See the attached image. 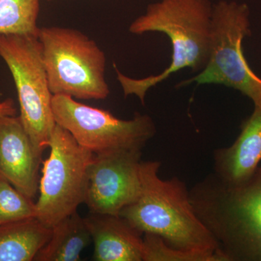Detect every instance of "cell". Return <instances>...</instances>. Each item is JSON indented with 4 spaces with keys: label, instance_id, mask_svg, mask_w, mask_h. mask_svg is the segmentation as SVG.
I'll use <instances>...</instances> for the list:
<instances>
[{
    "label": "cell",
    "instance_id": "cell-1",
    "mask_svg": "<svg viewBox=\"0 0 261 261\" xmlns=\"http://www.w3.org/2000/svg\"><path fill=\"white\" fill-rule=\"evenodd\" d=\"M160 167L159 161H142L140 191L119 216L141 232L158 235L174 248L228 261L196 214L186 184L177 177L160 178Z\"/></svg>",
    "mask_w": 261,
    "mask_h": 261
},
{
    "label": "cell",
    "instance_id": "cell-2",
    "mask_svg": "<svg viewBox=\"0 0 261 261\" xmlns=\"http://www.w3.org/2000/svg\"><path fill=\"white\" fill-rule=\"evenodd\" d=\"M213 5L210 0H159L147 6L145 14L130 23L129 32L166 34L171 43L169 66L162 73L142 79H132L113 64L117 80L125 97L135 95L145 104L147 92L154 86L185 68L200 72L205 68L210 49Z\"/></svg>",
    "mask_w": 261,
    "mask_h": 261
},
{
    "label": "cell",
    "instance_id": "cell-3",
    "mask_svg": "<svg viewBox=\"0 0 261 261\" xmlns=\"http://www.w3.org/2000/svg\"><path fill=\"white\" fill-rule=\"evenodd\" d=\"M190 197L228 261H261V166L238 185L210 173L192 187Z\"/></svg>",
    "mask_w": 261,
    "mask_h": 261
},
{
    "label": "cell",
    "instance_id": "cell-4",
    "mask_svg": "<svg viewBox=\"0 0 261 261\" xmlns=\"http://www.w3.org/2000/svg\"><path fill=\"white\" fill-rule=\"evenodd\" d=\"M39 42L53 95L101 100L110 94L106 57L93 39L74 29L42 27Z\"/></svg>",
    "mask_w": 261,
    "mask_h": 261
},
{
    "label": "cell",
    "instance_id": "cell-5",
    "mask_svg": "<svg viewBox=\"0 0 261 261\" xmlns=\"http://www.w3.org/2000/svg\"><path fill=\"white\" fill-rule=\"evenodd\" d=\"M250 8L245 3L221 0L213 5L210 49L205 68L178 84H219L240 91L261 109V79L245 59L243 42L251 35Z\"/></svg>",
    "mask_w": 261,
    "mask_h": 261
},
{
    "label": "cell",
    "instance_id": "cell-6",
    "mask_svg": "<svg viewBox=\"0 0 261 261\" xmlns=\"http://www.w3.org/2000/svg\"><path fill=\"white\" fill-rule=\"evenodd\" d=\"M49 157L42 161L37 218L53 227L84 203L89 165L94 153L81 146L68 130L57 124L47 143Z\"/></svg>",
    "mask_w": 261,
    "mask_h": 261
},
{
    "label": "cell",
    "instance_id": "cell-7",
    "mask_svg": "<svg viewBox=\"0 0 261 261\" xmlns=\"http://www.w3.org/2000/svg\"><path fill=\"white\" fill-rule=\"evenodd\" d=\"M0 57L13 75L21 119L33 144L43 154L56 125L49 89L38 37L0 35Z\"/></svg>",
    "mask_w": 261,
    "mask_h": 261
},
{
    "label": "cell",
    "instance_id": "cell-8",
    "mask_svg": "<svg viewBox=\"0 0 261 261\" xmlns=\"http://www.w3.org/2000/svg\"><path fill=\"white\" fill-rule=\"evenodd\" d=\"M51 108L57 124L94 154L142 149L156 133L155 124L148 115L136 113L132 119H120L110 111L66 95H53Z\"/></svg>",
    "mask_w": 261,
    "mask_h": 261
},
{
    "label": "cell",
    "instance_id": "cell-9",
    "mask_svg": "<svg viewBox=\"0 0 261 261\" xmlns=\"http://www.w3.org/2000/svg\"><path fill=\"white\" fill-rule=\"evenodd\" d=\"M142 149L94 154L89 165L84 203L92 214L119 216L140 187Z\"/></svg>",
    "mask_w": 261,
    "mask_h": 261
},
{
    "label": "cell",
    "instance_id": "cell-10",
    "mask_svg": "<svg viewBox=\"0 0 261 261\" xmlns=\"http://www.w3.org/2000/svg\"><path fill=\"white\" fill-rule=\"evenodd\" d=\"M42 157L20 116H0V175L29 198L39 189Z\"/></svg>",
    "mask_w": 261,
    "mask_h": 261
},
{
    "label": "cell",
    "instance_id": "cell-11",
    "mask_svg": "<svg viewBox=\"0 0 261 261\" xmlns=\"http://www.w3.org/2000/svg\"><path fill=\"white\" fill-rule=\"evenodd\" d=\"M260 161L261 109L255 108L232 145L214 151L213 173L226 185H240L252 177Z\"/></svg>",
    "mask_w": 261,
    "mask_h": 261
},
{
    "label": "cell",
    "instance_id": "cell-12",
    "mask_svg": "<svg viewBox=\"0 0 261 261\" xmlns=\"http://www.w3.org/2000/svg\"><path fill=\"white\" fill-rule=\"evenodd\" d=\"M84 219L94 243V260L142 261L144 233L124 218L91 213Z\"/></svg>",
    "mask_w": 261,
    "mask_h": 261
},
{
    "label": "cell",
    "instance_id": "cell-13",
    "mask_svg": "<svg viewBox=\"0 0 261 261\" xmlns=\"http://www.w3.org/2000/svg\"><path fill=\"white\" fill-rule=\"evenodd\" d=\"M51 227L37 218L0 226V261H32L49 241Z\"/></svg>",
    "mask_w": 261,
    "mask_h": 261
},
{
    "label": "cell",
    "instance_id": "cell-14",
    "mask_svg": "<svg viewBox=\"0 0 261 261\" xmlns=\"http://www.w3.org/2000/svg\"><path fill=\"white\" fill-rule=\"evenodd\" d=\"M92 237L85 219L75 212L51 227L48 243L38 252L36 261H79Z\"/></svg>",
    "mask_w": 261,
    "mask_h": 261
},
{
    "label": "cell",
    "instance_id": "cell-15",
    "mask_svg": "<svg viewBox=\"0 0 261 261\" xmlns=\"http://www.w3.org/2000/svg\"><path fill=\"white\" fill-rule=\"evenodd\" d=\"M41 0H0V35L38 37Z\"/></svg>",
    "mask_w": 261,
    "mask_h": 261
},
{
    "label": "cell",
    "instance_id": "cell-16",
    "mask_svg": "<svg viewBox=\"0 0 261 261\" xmlns=\"http://www.w3.org/2000/svg\"><path fill=\"white\" fill-rule=\"evenodd\" d=\"M34 217L36 202L0 175V226Z\"/></svg>",
    "mask_w": 261,
    "mask_h": 261
},
{
    "label": "cell",
    "instance_id": "cell-17",
    "mask_svg": "<svg viewBox=\"0 0 261 261\" xmlns=\"http://www.w3.org/2000/svg\"><path fill=\"white\" fill-rule=\"evenodd\" d=\"M142 261H225L216 255L184 251L168 245L161 237L151 233L143 234Z\"/></svg>",
    "mask_w": 261,
    "mask_h": 261
},
{
    "label": "cell",
    "instance_id": "cell-18",
    "mask_svg": "<svg viewBox=\"0 0 261 261\" xmlns=\"http://www.w3.org/2000/svg\"><path fill=\"white\" fill-rule=\"evenodd\" d=\"M17 110L15 108L14 101L12 99L0 101V116H15Z\"/></svg>",
    "mask_w": 261,
    "mask_h": 261
},
{
    "label": "cell",
    "instance_id": "cell-19",
    "mask_svg": "<svg viewBox=\"0 0 261 261\" xmlns=\"http://www.w3.org/2000/svg\"><path fill=\"white\" fill-rule=\"evenodd\" d=\"M46 1H47V2H53V1H55V0H46Z\"/></svg>",
    "mask_w": 261,
    "mask_h": 261
}]
</instances>
